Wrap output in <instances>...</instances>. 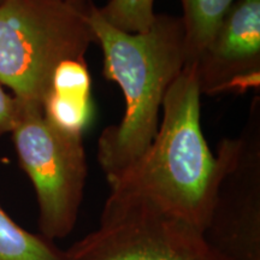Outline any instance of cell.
I'll list each match as a JSON object with an SVG mask.
<instances>
[{
    "instance_id": "obj_1",
    "label": "cell",
    "mask_w": 260,
    "mask_h": 260,
    "mask_svg": "<svg viewBox=\"0 0 260 260\" xmlns=\"http://www.w3.org/2000/svg\"><path fill=\"white\" fill-rule=\"evenodd\" d=\"M89 24L104 54V76L125 98L121 122L107 126L98 142V161L110 184L157 135L162 100L187 63L184 25L182 17L155 15L145 31L128 32L110 24L94 4Z\"/></svg>"
},
{
    "instance_id": "obj_2",
    "label": "cell",
    "mask_w": 260,
    "mask_h": 260,
    "mask_svg": "<svg viewBox=\"0 0 260 260\" xmlns=\"http://www.w3.org/2000/svg\"><path fill=\"white\" fill-rule=\"evenodd\" d=\"M201 92L195 67L186 64L169 87L157 135L147 151L110 183L112 201H141L204 233L219 162L201 129Z\"/></svg>"
},
{
    "instance_id": "obj_3",
    "label": "cell",
    "mask_w": 260,
    "mask_h": 260,
    "mask_svg": "<svg viewBox=\"0 0 260 260\" xmlns=\"http://www.w3.org/2000/svg\"><path fill=\"white\" fill-rule=\"evenodd\" d=\"M92 0H0V83L16 99L42 106L61 61L95 44Z\"/></svg>"
},
{
    "instance_id": "obj_4",
    "label": "cell",
    "mask_w": 260,
    "mask_h": 260,
    "mask_svg": "<svg viewBox=\"0 0 260 260\" xmlns=\"http://www.w3.org/2000/svg\"><path fill=\"white\" fill-rule=\"evenodd\" d=\"M18 102L11 133L19 162L30 178L39 204V224L47 240L68 236L83 199L87 160L83 138L50 124L42 106Z\"/></svg>"
},
{
    "instance_id": "obj_5",
    "label": "cell",
    "mask_w": 260,
    "mask_h": 260,
    "mask_svg": "<svg viewBox=\"0 0 260 260\" xmlns=\"http://www.w3.org/2000/svg\"><path fill=\"white\" fill-rule=\"evenodd\" d=\"M65 260H228L191 224L141 201L106 200L100 225Z\"/></svg>"
},
{
    "instance_id": "obj_6",
    "label": "cell",
    "mask_w": 260,
    "mask_h": 260,
    "mask_svg": "<svg viewBox=\"0 0 260 260\" xmlns=\"http://www.w3.org/2000/svg\"><path fill=\"white\" fill-rule=\"evenodd\" d=\"M219 175L204 235L228 260H260V98L239 136L219 144Z\"/></svg>"
},
{
    "instance_id": "obj_7",
    "label": "cell",
    "mask_w": 260,
    "mask_h": 260,
    "mask_svg": "<svg viewBox=\"0 0 260 260\" xmlns=\"http://www.w3.org/2000/svg\"><path fill=\"white\" fill-rule=\"evenodd\" d=\"M193 65L201 95L243 92L258 86L260 0H236Z\"/></svg>"
},
{
    "instance_id": "obj_8",
    "label": "cell",
    "mask_w": 260,
    "mask_h": 260,
    "mask_svg": "<svg viewBox=\"0 0 260 260\" xmlns=\"http://www.w3.org/2000/svg\"><path fill=\"white\" fill-rule=\"evenodd\" d=\"M45 118L64 134L83 138L93 118L92 80L84 58L61 61L42 103Z\"/></svg>"
},
{
    "instance_id": "obj_9",
    "label": "cell",
    "mask_w": 260,
    "mask_h": 260,
    "mask_svg": "<svg viewBox=\"0 0 260 260\" xmlns=\"http://www.w3.org/2000/svg\"><path fill=\"white\" fill-rule=\"evenodd\" d=\"M183 6L187 63L194 64L236 0H181Z\"/></svg>"
},
{
    "instance_id": "obj_10",
    "label": "cell",
    "mask_w": 260,
    "mask_h": 260,
    "mask_svg": "<svg viewBox=\"0 0 260 260\" xmlns=\"http://www.w3.org/2000/svg\"><path fill=\"white\" fill-rule=\"evenodd\" d=\"M0 260H65V256L51 243L17 225L0 206Z\"/></svg>"
},
{
    "instance_id": "obj_11",
    "label": "cell",
    "mask_w": 260,
    "mask_h": 260,
    "mask_svg": "<svg viewBox=\"0 0 260 260\" xmlns=\"http://www.w3.org/2000/svg\"><path fill=\"white\" fill-rule=\"evenodd\" d=\"M154 0H110L99 12L113 27L128 32L145 31L153 23Z\"/></svg>"
},
{
    "instance_id": "obj_12",
    "label": "cell",
    "mask_w": 260,
    "mask_h": 260,
    "mask_svg": "<svg viewBox=\"0 0 260 260\" xmlns=\"http://www.w3.org/2000/svg\"><path fill=\"white\" fill-rule=\"evenodd\" d=\"M18 111L17 99L0 83V136L11 133Z\"/></svg>"
}]
</instances>
